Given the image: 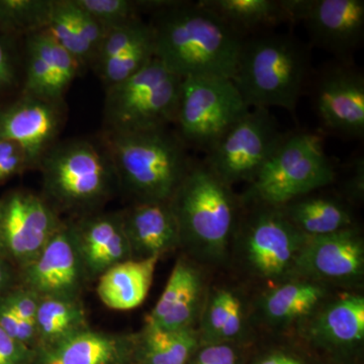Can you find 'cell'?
I'll return each instance as SVG.
<instances>
[{
	"mask_svg": "<svg viewBox=\"0 0 364 364\" xmlns=\"http://www.w3.org/2000/svg\"><path fill=\"white\" fill-rule=\"evenodd\" d=\"M150 23L154 57L181 79L219 76L232 79L242 39L198 2L167 1Z\"/></svg>",
	"mask_w": 364,
	"mask_h": 364,
	"instance_id": "1",
	"label": "cell"
},
{
	"mask_svg": "<svg viewBox=\"0 0 364 364\" xmlns=\"http://www.w3.org/2000/svg\"><path fill=\"white\" fill-rule=\"evenodd\" d=\"M308 48L286 33L245 38L232 81L250 109L294 112L310 77Z\"/></svg>",
	"mask_w": 364,
	"mask_h": 364,
	"instance_id": "2",
	"label": "cell"
},
{
	"mask_svg": "<svg viewBox=\"0 0 364 364\" xmlns=\"http://www.w3.org/2000/svg\"><path fill=\"white\" fill-rule=\"evenodd\" d=\"M184 146L167 128L109 133L107 154L136 203H169L193 165Z\"/></svg>",
	"mask_w": 364,
	"mask_h": 364,
	"instance_id": "3",
	"label": "cell"
},
{
	"mask_svg": "<svg viewBox=\"0 0 364 364\" xmlns=\"http://www.w3.org/2000/svg\"><path fill=\"white\" fill-rule=\"evenodd\" d=\"M169 203L181 243L207 259L224 257L238 225L231 186L203 162L193 164Z\"/></svg>",
	"mask_w": 364,
	"mask_h": 364,
	"instance_id": "4",
	"label": "cell"
},
{
	"mask_svg": "<svg viewBox=\"0 0 364 364\" xmlns=\"http://www.w3.org/2000/svg\"><path fill=\"white\" fill-rule=\"evenodd\" d=\"M335 177L320 136L308 132L287 134L251 182L245 200L282 208L330 186Z\"/></svg>",
	"mask_w": 364,
	"mask_h": 364,
	"instance_id": "5",
	"label": "cell"
},
{
	"mask_svg": "<svg viewBox=\"0 0 364 364\" xmlns=\"http://www.w3.org/2000/svg\"><path fill=\"white\" fill-rule=\"evenodd\" d=\"M181 81L154 57L138 73L107 87L105 117L109 133L155 130L174 123Z\"/></svg>",
	"mask_w": 364,
	"mask_h": 364,
	"instance_id": "6",
	"label": "cell"
},
{
	"mask_svg": "<svg viewBox=\"0 0 364 364\" xmlns=\"http://www.w3.org/2000/svg\"><path fill=\"white\" fill-rule=\"evenodd\" d=\"M46 195L65 210H83L104 202L117 182L109 154L87 141L52 146L39 163Z\"/></svg>",
	"mask_w": 364,
	"mask_h": 364,
	"instance_id": "7",
	"label": "cell"
},
{
	"mask_svg": "<svg viewBox=\"0 0 364 364\" xmlns=\"http://www.w3.org/2000/svg\"><path fill=\"white\" fill-rule=\"evenodd\" d=\"M250 107L230 78L182 79L176 122L184 145L208 152Z\"/></svg>",
	"mask_w": 364,
	"mask_h": 364,
	"instance_id": "8",
	"label": "cell"
},
{
	"mask_svg": "<svg viewBox=\"0 0 364 364\" xmlns=\"http://www.w3.org/2000/svg\"><path fill=\"white\" fill-rule=\"evenodd\" d=\"M267 109H250L207 152L203 164L225 183H251L284 140Z\"/></svg>",
	"mask_w": 364,
	"mask_h": 364,
	"instance_id": "9",
	"label": "cell"
},
{
	"mask_svg": "<svg viewBox=\"0 0 364 364\" xmlns=\"http://www.w3.org/2000/svg\"><path fill=\"white\" fill-rule=\"evenodd\" d=\"M254 208L241 225L249 267L264 279H279L294 270L306 237L293 226L282 208L250 203Z\"/></svg>",
	"mask_w": 364,
	"mask_h": 364,
	"instance_id": "10",
	"label": "cell"
},
{
	"mask_svg": "<svg viewBox=\"0 0 364 364\" xmlns=\"http://www.w3.org/2000/svg\"><path fill=\"white\" fill-rule=\"evenodd\" d=\"M46 200L16 191L0 198V259L21 268L32 262L61 227Z\"/></svg>",
	"mask_w": 364,
	"mask_h": 364,
	"instance_id": "11",
	"label": "cell"
},
{
	"mask_svg": "<svg viewBox=\"0 0 364 364\" xmlns=\"http://www.w3.org/2000/svg\"><path fill=\"white\" fill-rule=\"evenodd\" d=\"M291 23H303L314 45L346 61L363 45V0H284Z\"/></svg>",
	"mask_w": 364,
	"mask_h": 364,
	"instance_id": "12",
	"label": "cell"
},
{
	"mask_svg": "<svg viewBox=\"0 0 364 364\" xmlns=\"http://www.w3.org/2000/svg\"><path fill=\"white\" fill-rule=\"evenodd\" d=\"M314 105L323 128L344 139L364 136V75L347 61L326 66L314 85Z\"/></svg>",
	"mask_w": 364,
	"mask_h": 364,
	"instance_id": "13",
	"label": "cell"
},
{
	"mask_svg": "<svg viewBox=\"0 0 364 364\" xmlns=\"http://www.w3.org/2000/svg\"><path fill=\"white\" fill-rule=\"evenodd\" d=\"M21 269L23 287L40 299H79L88 279L73 228L64 225L39 255Z\"/></svg>",
	"mask_w": 364,
	"mask_h": 364,
	"instance_id": "14",
	"label": "cell"
},
{
	"mask_svg": "<svg viewBox=\"0 0 364 364\" xmlns=\"http://www.w3.org/2000/svg\"><path fill=\"white\" fill-rule=\"evenodd\" d=\"M294 269L328 282L360 279L364 270L363 238L354 227L325 236L306 237Z\"/></svg>",
	"mask_w": 364,
	"mask_h": 364,
	"instance_id": "15",
	"label": "cell"
},
{
	"mask_svg": "<svg viewBox=\"0 0 364 364\" xmlns=\"http://www.w3.org/2000/svg\"><path fill=\"white\" fill-rule=\"evenodd\" d=\"M60 102L23 95L14 104L0 109V140L18 144L32 166L52 147L62 126Z\"/></svg>",
	"mask_w": 364,
	"mask_h": 364,
	"instance_id": "16",
	"label": "cell"
},
{
	"mask_svg": "<svg viewBox=\"0 0 364 364\" xmlns=\"http://www.w3.org/2000/svg\"><path fill=\"white\" fill-rule=\"evenodd\" d=\"M72 228L88 277L133 259L122 214L95 215Z\"/></svg>",
	"mask_w": 364,
	"mask_h": 364,
	"instance_id": "17",
	"label": "cell"
},
{
	"mask_svg": "<svg viewBox=\"0 0 364 364\" xmlns=\"http://www.w3.org/2000/svg\"><path fill=\"white\" fill-rule=\"evenodd\" d=\"M203 294L198 268L188 261H177L159 301L146 318V327L169 331L193 327L203 305Z\"/></svg>",
	"mask_w": 364,
	"mask_h": 364,
	"instance_id": "18",
	"label": "cell"
},
{
	"mask_svg": "<svg viewBox=\"0 0 364 364\" xmlns=\"http://www.w3.org/2000/svg\"><path fill=\"white\" fill-rule=\"evenodd\" d=\"M122 215L133 259L159 258L181 244L169 203H136Z\"/></svg>",
	"mask_w": 364,
	"mask_h": 364,
	"instance_id": "19",
	"label": "cell"
},
{
	"mask_svg": "<svg viewBox=\"0 0 364 364\" xmlns=\"http://www.w3.org/2000/svg\"><path fill=\"white\" fill-rule=\"evenodd\" d=\"M135 352V338L86 329L37 351L40 364H127Z\"/></svg>",
	"mask_w": 364,
	"mask_h": 364,
	"instance_id": "20",
	"label": "cell"
},
{
	"mask_svg": "<svg viewBox=\"0 0 364 364\" xmlns=\"http://www.w3.org/2000/svg\"><path fill=\"white\" fill-rule=\"evenodd\" d=\"M159 258L130 259L119 263L100 277L97 294L107 308L128 311L147 298Z\"/></svg>",
	"mask_w": 364,
	"mask_h": 364,
	"instance_id": "21",
	"label": "cell"
},
{
	"mask_svg": "<svg viewBox=\"0 0 364 364\" xmlns=\"http://www.w3.org/2000/svg\"><path fill=\"white\" fill-rule=\"evenodd\" d=\"M200 6L215 14L242 39L269 32L291 23L284 0H200Z\"/></svg>",
	"mask_w": 364,
	"mask_h": 364,
	"instance_id": "22",
	"label": "cell"
},
{
	"mask_svg": "<svg viewBox=\"0 0 364 364\" xmlns=\"http://www.w3.org/2000/svg\"><path fill=\"white\" fill-rule=\"evenodd\" d=\"M316 341L327 346L347 348L364 339V298L345 294L325 306L311 326Z\"/></svg>",
	"mask_w": 364,
	"mask_h": 364,
	"instance_id": "23",
	"label": "cell"
},
{
	"mask_svg": "<svg viewBox=\"0 0 364 364\" xmlns=\"http://www.w3.org/2000/svg\"><path fill=\"white\" fill-rule=\"evenodd\" d=\"M280 208L293 226L309 238L353 227L350 210L338 198L309 193Z\"/></svg>",
	"mask_w": 364,
	"mask_h": 364,
	"instance_id": "24",
	"label": "cell"
},
{
	"mask_svg": "<svg viewBox=\"0 0 364 364\" xmlns=\"http://www.w3.org/2000/svg\"><path fill=\"white\" fill-rule=\"evenodd\" d=\"M88 329L85 306L79 299H41L36 317L38 350L49 348Z\"/></svg>",
	"mask_w": 364,
	"mask_h": 364,
	"instance_id": "25",
	"label": "cell"
},
{
	"mask_svg": "<svg viewBox=\"0 0 364 364\" xmlns=\"http://www.w3.org/2000/svg\"><path fill=\"white\" fill-rule=\"evenodd\" d=\"M198 342L193 327L174 331L145 327L135 338V352L140 364H188Z\"/></svg>",
	"mask_w": 364,
	"mask_h": 364,
	"instance_id": "26",
	"label": "cell"
},
{
	"mask_svg": "<svg viewBox=\"0 0 364 364\" xmlns=\"http://www.w3.org/2000/svg\"><path fill=\"white\" fill-rule=\"evenodd\" d=\"M324 298V287L317 282H287L268 291L261 308L270 323L287 325L312 313Z\"/></svg>",
	"mask_w": 364,
	"mask_h": 364,
	"instance_id": "27",
	"label": "cell"
},
{
	"mask_svg": "<svg viewBox=\"0 0 364 364\" xmlns=\"http://www.w3.org/2000/svg\"><path fill=\"white\" fill-rule=\"evenodd\" d=\"M200 339L203 344L230 343L243 330L240 299L226 289H213L202 311Z\"/></svg>",
	"mask_w": 364,
	"mask_h": 364,
	"instance_id": "28",
	"label": "cell"
},
{
	"mask_svg": "<svg viewBox=\"0 0 364 364\" xmlns=\"http://www.w3.org/2000/svg\"><path fill=\"white\" fill-rule=\"evenodd\" d=\"M53 0H0V31L13 35H33L46 30Z\"/></svg>",
	"mask_w": 364,
	"mask_h": 364,
	"instance_id": "29",
	"label": "cell"
},
{
	"mask_svg": "<svg viewBox=\"0 0 364 364\" xmlns=\"http://www.w3.org/2000/svg\"><path fill=\"white\" fill-rule=\"evenodd\" d=\"M46 31L70 53L81 67L95 61V53L83 40L72 18L69 0H53L51 16Z\"/></svg>",
	"mask_w": 364,
	"mask_h": 364,
	"instance_id": "30",
	"label": "cell"
},
{
	"mask_svg": "<svg viewBox=\"0 0 364 364\" xmlns=\"http://www.w3.org/2000/svg\"><path fill=\"white\" fill-rule=\"evenodd\" d=\"M153 31V30H152ZM154 58V36L134 46L117 58L97 66L105 86L116 85L138 73Z\"/></svg>",
	"mask_w": 364,
	"mask_h": 364,
	"instance_id": "31",
	"label": "cell"
},
{
	"mask_svg": "<svg viewBox=\"0 0 364 364\" xmlns=\"http://www.w3.org/2000/svg\"><path fill=\"white\" fill-rule=\"evenodd\" d=\"M152 36L153 31L150 23H144L139 18L124 25L109 28L105 32L95 61H97L98 66L109 60L117 58L134 46L140 44Z\"/></svg>",
	"mask_w": 364,
	"mask_h": 364,
	"instance_id": "32",
	"label": "cell"
},
{
	"mask_svg": "<svg viewBox=\"0 0 364 364\" xmlns=\"http://www.w3.org/2000/svg\"><path fill=\"white\" fill-rule=\"evenodd\" d=\"M75 4L102 26L105 32L114 26L124 25L138 18L144 11L143 1L132 0H74Z\"/></svg>",
	"mask_w": 364,
	"mask_h": 364,
	"instance_id": "33",
	"label": "cell"
},
{
	"mask_svg": "<svg viewBox=\"0 0 364 364\" xmlns=\"http://www.w3.org/2000/svg\"><path fill=\"white\" fill-rule=\"evenodd\" d=\"M0 301L16 317L36 325V317H37L41 299L30 289H25L23 287L21 289H9L0 296Z\"/></svg>",
	"mask_w": 364,
	"mask_h": 364,
	"instance_id": "34",
	"label": "cell"
},
{
	"mask_svg": "<svg viewBox=\"0 0 364 364\" xmlns=\"http://www.w3.org/2000/svg\"><path fill=\"white\" fill-rule=\"evenodd\" d=\"M30 167H33L32 163L18 144L0 140V183Z\"/></svg>",
	"mask_w": 364,
	"mask_h": 364,
	"instance_id": "35",
	"label": "cell"
},
{
	"mask_svg": "<svg viewBox=\"0 0 364 364\" xmlns=\"http://www.w3.org/2000/svg\"><path fill=\"white\" fill-rule=\"evenodd\" d=\"M0 328L21 343L33 349L36 347L38 348L36 325L16 317L1 301H0Z\"/></svg>",
	"mask_w": 364,
	"mask_h": 364,
	"instance_id": "36",
	"label": "cell"
},
{
	"mask_svg": "<svg viewBox=\"0 0 364 364\" xmlns=\"http://www.w3.org/2000/svg\"><path fill=\"white\" fill-rule=\"evenodd\" d=\"M69 6H70L72 18L77 26L83 40L90 46V49L95 53V56L97 57L98 49L105 38V28L90 14L86 13L85 9L78 6L74 0H69Z\"/></svg>",
	"mask_w": 364,
	"mask_h": 364,
	"instance_id": "37",
	"label": "cell"
},
{
	"mask_svg": "<svg viewBox=\"0 0 364 364\" xmlns=\"http://www.w3.org/2000/svg\"><path fill=\"white\" fill-rule=\"evenodd\" d=\"M37 350L21 343L0 328V364H33Z\"/></svg>",
	"mask_w": 364,
	"mask_h": 364,
	"instance_id": "38",
	"label": "cell"
},
{
	"mask_svg": "<svg viewBox=\"0 0 364 364\" xmlns=\"http://www.w3.org/2000/svg\"><path fill=\"white\" fill-rule=\"evenodd\" d=\"M191 364H237V353L230 343L203 344L193 354Z\"/></svg>",
	"mask_w": 364,
	"mask_h": 364,
	"instance_id": "39",
	"label": "cell"
},
{
	"mask_svg": "<svg viewBox=\"0 0 364 364\" xmlns=\"http://www.w3.org/2000/svg\"><path fill=\"white\" fill-rule=\"evenodd\" d=\"M14 80V67L6 50L0 44V90L9 87Z\"/></svg>",
	"mask_w": 364,
	"mask_h": 364,
	"instance_id": "40",
	"label": "cell"
},
{
	"mask_svg": "<svg viewBox=\"0 0 364 364\" xmlns=\"http://www.w3.org/2000/svg\"><path fill=\"white\" fill-rule=\"evenodd\" d=\"M14 282V273L9 263L0 259V296L11 289Z\"/></svg>",
	"mask_w": 364,
	"mask_h": 364,
	"instance_id": "41",
	"label": "cell"
},
{
	"mask_svg": "<svg viewBox=\"0 0 364 364\" xmlns=\"http://www.w3.org/2000/svg\"><path fill=\"white\" fill-rule=\"evenodd\" d=\"M258 364H304L298 358L293 356L287 355V354H272L260 360Z\"/></svg>",
	"mask_w": 364,
	"mask_h": 364,
	"instance_id": "42",
	"label": "cell"
}]
</instances>
